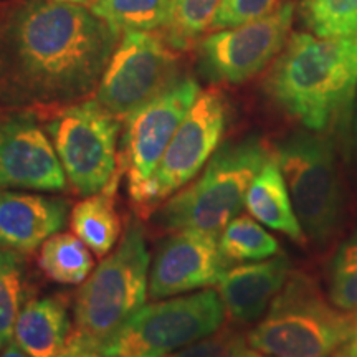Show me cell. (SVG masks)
<instances>
[{
  "mask_svg": "<svg viewBox=\"0 0 357 357\" xmlns=\"http://www.w3.org/2000/svg\"><path fill=\"white\" fill-rule=\"evenodd\" d=\"M328 296L341 311L357 312V231L339 245L329 261Z\"/></svg>",
  "mask_w": 357,
  "mask_h": 357,
  "instance_id": "26",
  "label": "cell"
},
{
  "mask_svg": "<svg viewBox=\"0 0 357 357\" xmlns=\"http://www.w3.org/2000/svg\"><path fill=\"white\" fill-rule=\"evenodd\" d=\"M301 19L318 37L357 35V0H303Z\"/></svg>",
  "mask_w": 357,
  "mask_h": 357,
  "instance_id": "24",
  "label": "cell"
},
{
  "mask_svg": "<svg viewBox=\"0 0 357 357\" xmlns=\"http://www.w3.org/2000/svg\"><path fill=\"white\" fill-rule=\"evenodd\" d=\"M227 268L218 235L199 230L174 231L155 250L147 296L158 301L208 288L217 284Z\"/></svg>",
  "mask_w": 357,
  "mask_h": 357,
  "instance_id": "14",
  "label": "cell"
},
{
  "mask_svg": "<svg viewBox=\"0 0 357 357\" xmlns=\"http://www.w3.org/2000/svg\"><path fill=\"white\" fill-rule=\"evenodd\" d=\"M354 139L357 146V106H356V118H354Z\"/></svg>",
  "mask_w": 357,
  "mask_h": 357,
  "instance_id": "33",
  "label": "cell"
},
{
  "mask_svg": "<svg viewBox=\"0 0 357 357\" xmlns=\"http://www.w3.org/2000/svg\"><path fill=\"white\" fill-rule=\"evenodd\" d=\"M333 357H357V356H354L349 349H347V347H344V349H341L337 354H334Z\"/></svg>",
  "mask_w": 357,
  "mask_h": 357,
  "instance_id": "31",
  "label": "cell"
},
{
  "mask_svg": "<svg viewBox=\"0 0 357 357\" xmlns=\"http://www.w3.org/2000/svg\"><path fill=\"white\" fill-rule=\"evenodd\" d=\"M273 155L261 137H245L217 149L204 171L155 212L162 229L199 230L220 236L245 207L253 178Z\"/></svg>",
  "mask_w": 357,
  "mask_h": 357,
  "instance_id": "5",
  "label": "cell"
},
{
  "mask_svg": "<svg viewBox=\"0 0 357 357\" xmlns=\"http://www.w3.org/2000/svg\"><path fill=\"white\" fill-rule=\"evenodd\" d=\"M119 177L121 172L118 171L106 189L78 202L70 215L73 234L100 258L108 255L121 235V218L113 199Z\"/></svg>",
  "mask_w": 357,
  "mask_h": 357,
  "instance_id": "19",
  "label": "cell"
},
{
  "mask_svg": "<svg viewBox=\"0 0 357 357\" xmlns=\"http://www.w3.org/2000/svg\"><path fill=\"white\" fill-rule=\"evenodd\" d=\"M149 252L141 222H129L121 242L88 276L75 300V319L61 357H102V349L144 306Z\"/></svg>",
  "mask_w": 357,
  "mask_h": 357,
  "instance_id": "3",
  "label": "cell"
},
{
  "mask_svg": "<svg viewBox=\"0 0 357 357\" xmlns=\"http://www.w3.org/2000/svg\"><path fill=\"white\" fill-rule=\"evenodd\" d=\"M38 266L60 284H79L95 268L91 252L75 234H55L40 247Z\"/></svg>",
  "mask_w": 357,
  "mask_h": 357,
  "instance_id": "20",
  "label": "cell"
},
{
  "mask_svg": "<svg viewBox=\"0 0 357 357\" xmlns=\"http://www.w3.org/2000/svg\"><path fill=\"white\" fill-rule=\"evenodd\" d=\"M352 329V312L334 306L310 275L291 270L247 339L268 357H333L351 341Z\"/></svg>",
  "mask_w": 357,
  "mask_h": 357,
  "instance_id": "4",
  "label": "cell"
},
{
  "mask_svg": "<svg viewBox=\"0 0 357 357\" xmlns=\"http://www.w3.org/2000/svg\"><path fill=\"white\" fill-rule=\"evenodd\" d=\"M263 89L307 131L344 129L357 91V35L293 33L273 60Z\"/></svg>",
  "mask_w": 357,
  "mask_h": 357,
  "instance_id": "2",
  "label": "cell"
},
{
  "mask_svg": "<svg viewBox=\"0 0 357 357\" xmlns=\"http://www.w3.org/2000/svg\"><path fill=\"white\" fill-rule=\"evenodd\" d=\"M65 192L68 178L33 111H0V190Z\"/></svg>",
  "mask_w": 357,
  "mask_h": 357,
  "instance_id": "13",
  "label": "cell"
},
{
  "mask_svg": "<svg viewBox=\"0 0 357 357\" xmlns=\"http://www.w3.org/2000/svg\"><path fill=\"white\" fill-rule=\"evenodd\" d=\"M164 357H268L250 346L247 336L235 329H218L184 349Z\"/></svg>",
  "mask_w": 357,
  "mask_h": 357,
  "instance_id": "27",
  "label": "cell"
},
{
  "mask_svg": "<svg viewBox=\"0 0 357 357\" xmlns=\"http://www.w3.org/2000/svg\"><path fill=\"white\" fill-rule=\"evenodd\" d=\"M68 211L65 199L0 190V248L33 252L63 229Z\"/></svg>",
  "mask_w": 357,
  "mask_h": 357,
  "instance_id": "15",
  "label": "cell"
},
{
  "mask_svg": "<svg viewBox=\"0 0 357 357\" xmlns=\"http://www.w3.org/2000/svg\"><path fill=\"white\" fill-rule=\"evenodd\" d=\"M245 207L261 225L288 236L293 242L306 243L307 238L294 212L291 195L275 154L253 178L245 199Z\"/></svg>",
  "mask_w": 357,
  "mask_h": 357,
  "instance_id": "18",
  "label": "cell"
},
{
  "mask_svg": "<svg viewBox=\"0 0 357 357\" xmlns=\"http://www.w3.org/2000/svg\"><path fill=\"white\" fill-rule=\"evenodd\" d=\"M71 326L65 296L37 298L20 310L12 341L32 357H61Z\"/></svg>",
  "mask_w": 357,
  "mask_h": 357,
  "instance_id": "17",
  "label": "cell"
},
{
  "mask_svg": "<svg viewBox=\"0 0 357 357\" xmlns=\"http://www.w3.org/2000/svg\"><path fill=\"white\" fill-rule=\"evenodd\" d=\"M0 357H32V356L26 354V352L22 351L15 342L10 341L6 347H3L2 352H0Z\"/></svg>",
  "mask_w": 357,
  "mask_h": 357,
  "instance_id": "29",
  "label": "cell"
},
{
  "mask_svg": "<svg viewBox=\"0 0 357 357\" xmlns=\"http://www.w3.org/2000/svg\"><path fill=\"white\" fill-rule=\"evenodd\" d=\"M136 357H158V356H136Z\"/></svg>",
  "mask_w": 357,
  "mask_h": 357,
  "instance_id": "34",
  "label": "cell"
},
{
  "mask_svg": "<svg viewBox=\"0 0 357 357\" xmlns=\"http://www.w3.org/2000/svg\"><path fill=\"white\" fill-rule=\"evenodd\" d=\"M294 17L293 3L234 29L215 30L197 42V66L211 83L242 84L261 73L287 45Z\"/></svg>",
  "mask_w": 357,
  "mask_h": 357,
  "instance_id": "11",
  "label": "cell"
},
{
  "mask_svg": "<svg viewBox=\"0 0 357 357\" xmlns=\"http://www.w3.org/2000/svg\"><path fill=\"white\" fill-rule=\"evenodd\" d=\"M177 50L155 32H124L95 91V100L124 123L181 79Z\"/></svg>",
  "mask_w": 357,
  "mask_h": 357,
  "instance_id": "9",
  "label": "cell"
},
{
  "mask_svg": "<svg viewBox=\"0 0 357 357\" xmlns=\"http://www.w3.org/2000/svg\"><path fill=\"white\" fill-rule=\"evenodd\" d=\"M63 2H71V3H82L84 6L86 2H93V0H63Z\"/></svg>",
  "mask_w": 357,
  "mask_h": 357,
  "instance_id": "32",
  "label": "cell"
},
{
  "mask_svg": "<svg viewBox=\"0 0 357 357\" xmlns=\"http://www.w3.org/2000/svg\"><path fill=\"white\" fill-rule=\"evenodd\" d=\"M121 32L91 8L15 0L0 12V111H53L95 95Z\"/></svg>",
  "mask_w": 357,
  "mask_h": 357,
  "instance_id": "1",
  "label": "cell"
},
{
  "mask_svg": "<svg viewBox=\"0 0 357 357\" xmlns=\"http://www.w3.org/2000/svg\"><path fill=\"white\" fill-rule=\"evenodd\" d=\"M43 119L75 194L88 197L106 189L118 172L123 121L95 98L53 111Z\"/></svg>",
  "mask_w": 357,
  "mask_h": 357,
  "instance_id": "8",
  "label": "cell"
},
{
  "mask_svg": "<svg viewBox=\"0 0 357 357\" xmlns=\"http://www.w3.org/2000/svg\"><path fill=\"white\" fill-rule=\"evenodd\" d=\"M347 349H349L352 354L357 356V312L354 314V329H352V336L351 341L347 342Z\"/></svg>",
  "mask_w": 357,
  "mask_h": 357,
  "instance_id": "30",
  "label": "cell"
},
{
  "mask_svg": "<svg viewBox=\"0 0 357 357\" xmlns=\"http://www.w3.org/2000/svg\"><path fill=\"white\" fill-rule=\"evenodd\" d=\"M289 273L291 261L284 253L268 260L229 266L217 281V291L227 314L238 323L263 318Z\"/></svg>",
  "mask_w": 357,
  "mask_h": 357,
  "instance_id": "16",
  "label": "cell"
},
{
  "mask_svg": "<svg viewBox=\"0 0 357 357\" xmlns=\"http://www.w3.org/2000/svg\"><path fill=\"white\" fill-rule=\"evenodd\" d=\"M202 91L192 77L178 82L124 119L118 171L126 172L129 197L136 195L158 171L174 134Z\"/></svg>",
  "mask_w": 357,
  "mask_h": 357,
  "instance_id": "12",
  "label": "cell"
},
{
  "mask_svg": "<svg viewBox=\"0 0 357 357\" xmlns=\"http://www.w3.org/2000/svg\"><path fill=\"white\" fill-rule=\"evenodd\" d=\"M227 119L229 109L220 93L202 89L174 134L153 178L131 197L141 215L154 213L155 207L199 176L218 149Z\"/></svg>",
  "mask_w": 357,
  "mask_h": 357,
  "instance_id": "10",
  "label": "cell"
},
{
  "mask_svg": "<svg viewBox=\"0 0 357 357\" xmlns=\"http://www.w3.org/2000/svg\"><path fill=\"white\" fill-rule=\"evenodd\" d=\"M306 238L326 245L344 217L341 174L328 134L300 131L273 149Z\"/></svg>",
  "mask_w": 357,
  "mask_h": 357,
  "instance_id": "6",
  "label": "cell"
},
{
  "mask_svg": "<svg viewBox=\"0 0 357 357\" xmlns=\"http://www.w3.org/2000/svg\"><path fill=\"white\" fill-rule=\"evenodd\" d=\"M24 301V261L20 253L0 248V351L13 339Z\"/></svg>",
  "mask_w": 357,
  "mask_h": 357,
  "instance_id": "25",
  "label": "cell"
},
{
  "mask_svg": "<svg viewBox=\"0 0 357 357\" xmlns=\"http://www.w3.org/2000/svg\"><path fill=\"white\" fill-rule=\"evenodd\" d=\"M222 0H172L171 20L160 33L174 50L185 52L211 30Z\"/></svg>",
  "mask_w": 357,
  "mask_h": 357,
  "instance_id": "23",
  "label": "cell"
},
{
  "mask_svg": "<svg viewBox=\"0 0 357 357\" xmlns=\"http://www.w3.org/2000/svg\"><path fill=\"white\" fill-rule=\"evenodd\" d=\"M218 247L229 266L268 260L280 252L278 240L252 215L231 218L218 236Z\"/></svg>",
  "mask_w": 357,
  "mask_h": 357,
  "instance_id": "22",
  "label": "cell"
},
{
  "mask_svg": "<svg viewBox=\"0 0 357 357\" xmlns=\"http://www.w3.org/2000/svg\"><path fill=\"white\" fill-rule=\"evenodd\" d=\"M93 12L118 32H164L172 0H93Z\"/></svg>",
  "mask_w": 357,
  "mask_h": 357,
  "instance_id": "21",
  "label": "cell"
},
{
  "mask_svg": "<svg viewBox=\"0 0 357 357\" xmlns=\"http://www.w3.org/2000/svg\"><path fill=\"white\" fill-rule=\"evenodd\" d=\"M280 7V0H222L213 17L211 30L234 29V26L260 20Z\"/></svg>",
  "mask_w": 357,
  "mask_h": 357,
  "instance_id": "28",
  "label": "cell"
},
{
  "mask_svg": "<svg viewBox=\"0 0 357 357\" xmlns=\"http://www.w3.org/2000/svg\"><path fill=\"white\" fill-rule=\"evenodd\" d=\"M225 306L218 291L204 288L158 300L137 310L102 349V357H164L222 328Z\"/></svg>",
  "mask_w": 357,
  "mask_h": 357,
  "instance_id": "7",
  "label": "cell"
}]
</instances>
